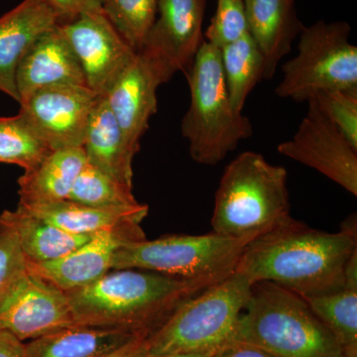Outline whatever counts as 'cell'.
Here are the masks:
<instances>
[{"label": "cell", "instance_id": "obj_19", "mask_svg": "<svg viewBox=\"0 0 357 357\" xmlns=\"http://www.w3.org/2000/svg\"><path fill=\"white\" fill-rule=\"evenodd\" d=\"M83 149L89 164L132 189L136 153L129 146L105 96H100L89 115Z\"/></svg>", "mask_w": 357, "mask_h": 357}, {"label": "cell", "instance_id": "obj_30", "mask_svg": "<svg viewBox=\"0 0 357 357\" xmlns=\"http://www.w3.org/2000/svg\"><path fill=\"white\" fill-rule=\"evenodd\" d=\"M243 0H218L217 11L206 31V40L222 49L248 34Z\"/></svg>", "mask_w": 357, "mask_h": 357}, {"label": "cell", "instance_id": "obj_26", "mask_svg": "<svg viewBox=\"0 0 357 357\" xmlns=\"http://www.w3.org/2000/svg\"><path fill=\"white\" fill-rule=\"evenodd\" d=\"M53 150L20 114L0 117V163L32 170Z\"/></svg>", "mask_w": 357, "mask_h": 357}, {"label": "cell", "instance_id": "obj_15", "mask_svg": "<svg viewBox=\"0 0 357 357\" xmlns=\"http://www.w3.org/2000/svg\"><path fill=\"white\" fill-rule=\"evenodd\" d=\"M162 84L154 66L138 52L105 93L124 137L135 153L139 151L150 119L156 114L157 89Z\"/></svg>", "mask_w": 357, "mask_h": 357}, {"label": "cell", "instance_id": "obj_6", "mask_svg": "<svg viewBox=\"0 0 357 357\" xmlns=\"http://www.w3.org/2000/svg\"><path fill=\"white\" fill-rule=\"evenodd\" d=\"M253 283L234 272L183 302L147 337L149 354H208L231 340Z\"/></svg>", "mask_w": 357, "mask_h": 357}, {"label": "cell", "instance_id": "obj_12", "mask_svg": "<svg viewBox=\"0 0 357 357\" xmlns=\"http://www.w3.org/2000/svg\"><path fill=\"white\" fill-rule=\"evenodd\" d=\"M100 96L86 86H53L26 98L20 114L52 150L83 147L89 115Z\"/></svg>", "mask_w": 357, "mask_h": 357}, {"label": "cell", "instance_id": "obj_2", "mask_svg": "<svg viewBox=\"0 0 357 357\" xmlns=\"http://www.w3.org/2000/svg\"><path fill=\"white\" fill-rule=\"evenodd\" d=\"M210 286L147 270L114 269L66 294L77 325L121 328L149 337L183 302Z\"/></svg>", "mask_w": 357, "mask_h": 357}, {"label": "cell", "instance_id": "obj_36", "mask_svg": "<svg viewBox=\"0 0 357 357\" xmlns=\"http://www.w3.org/2000/svg\"><path fill=\"white\" fill-rule=\"evenodd\" d=\"M215 352H208V354H161V356H151L148 354L146 357H211Z\"/></svg>", "mask_w": 357, "mask_h": 357}, {"label": "cell", "instance_id": "obj_24", "mask_svg": "<svg viewBox=\"0 0 357 357\" xmlns=\"http://www.w3.org/2000/svg\"><path fill=\"white\" fill-rule=\"evenodd\" d=\"M337 338L345 356L357 354V251L345 268L344 283L332 292L302 297Z\"/></svg>", "mask_w": 357, "mask_h": 357}, {"label": "cell", "instance_id": "obj_28", "mask_svg": "<svg viewBox=\"0 0 357 357\" xmlns=\"http://www.w3.org/2000/svg\"><path fill=\"white\" fill-rule=\"evenodd\" d=\"M102 13L136 53L141 51L157 13V0H102Z\"/></svg>", "mask_w": 357, "mask_h": 357}, {"label": "cell", "instance_id": "obj_4", "mask_svg": "<svg viewBox=\"0 0 357 357\" xmlns=\"http://www.w3.org/2000/svg\"><path fill=\"white\" fill-rule=\"evenodd\" d=\"M284 167L246 151L225 169L215 192L213 232L244 241L273 229L291 218Z\"/></svg>", "mask_w": 357, "mask_h": 357}, {"label": "cell", "instance_id": "obj_7", "mask_svg": "<svg viewBox=\"0 0 357 357\" xmlns=\"http://www.w3.org/2000/svg\"><path fill=\"white\" fill-rule=\"evenodd\" d=\"M249 243L213 231L203 236L172 234L154 241L146 238L117 249L112 270H147L213 285L234 273Z\"/></svg>", "mask_w": 357, "mask_h": 357}, {"label": "cell", "instance_id": "obj_32", "mask_svg": "<svg viewBox=\"0 0 357 357\" xmlns=\"http://www.w3.org/2000/svg\"><path fill=\"white\" fill-rule=\"evenodd\" d=\"M45 1L57 14L59 23L74 20L84 14L102 13V0H45Z\"/></svg>", "mask_w": 357, "mask_h": 357}, {"label": "cell", "instance_id": "obj_1", "mask_svg": "<svg viewBox=\"0 0 357 357\" xmlns=\"http://www.w3.org/2000/svg\"><path fill=\"white\" fill-rule=\"evenodd\" d=\"M356 251V215L333 234L291 217L251 241L234 272L251 283L270 282L307 297L342 287L345 268Z\"/></svg>", "mask_w": 357, "mask_h": 357}, {"label": "cell", "instance_id": "obj_8", "mask_svg": "<svg viewBox=\"0 0 357 357\" xmlns=\"http://www.w3.org/2000/svg\"><path fill=\"white\" fill-rule=\"evenodd\" d=\"M349 34L351 26L342 21L303 26L297 54L282 67L276 95L303 102L323 91L357 89V48Z\"/></svg>", "mask_w": 357, "mask_h": 357}, {"label": "cell", "instance_id": "obj_35", "mask_svg": "<svg viewBox=\"0 0 357 357\" xmlns=\"http://www.w3.org/2000/svg\"><path fill=\"white\" fill-rule=\"evenodd\" d=\"M24 342L10 333L0 330V357H23Z\"/></svg>", "mask_w": 357, "mask_h": 357}, {"label": "cell", "instance_id": "obj_25", "mask_svg": "<svg viewBox=\"0 0 357 357\" xmlns=\"http://www.w3.org/2000/svg\"><path fill=\"white\" fill-rule=\"evenodd\" d=\"M220 50L230 102L243 112L248 96L264 76V59L249 33Z\"/></svg>", "mask_w": 357, "mask_h": 357}, {"label": "cell", "instance_id": "obj_21", "mask_svg": "<svg viewBox=\"0 0 357 357\" xmlns=\"http://www.w3.org/2000/svg\"><path fill=\"white\" fill-rule=\"evenodd\" d=\"M86 164L83 147L53 150L18 180L20 206H41L66 201L75 181Z\"/></svg>", "mask_w": 357, "mask_h": 357}, {"label": "cell", "instance_id": "obj_16", "mask_svg": "<svg viewBox=\"0 0 357 357\" xmlns=\"http://www.w3.org/2000/svg\"><path fill=\"white\" fill-rule=\"evenodd\" d=\"M15 84L20 103L41 89L86 86L79 60L60 25L40 35L25 52L16 70Z\"/></svg>", "mask_w": 357, "mask_h": 357}, {"label": "cell", "instance_id": "obj_31", "mask_svg": "<svg viewBox=\"0 0 357 357\" xmlns=\"http://www.w3.org/2000/svg\"><path fill=\"white\" fill-rule=\"evenodd\" d=\"M26 271V258L15 232L0 220V297Z\"/></svg>", "mask_w": 357, "mask_h": 357}, {"label": "cell", "instance_id": "obj_29", "mask_svg": "<svg viewBox=\"0 0 357 357\" xmlns=\"http://www.w3.org/2000/svg\"><path fill=\"white\" fill-rule=\"evenodd\" d=\"M311 100L357 149V89L323 91Z\"/></svg>", "mask_w": 357, "mask_h": 357}, {"label": "cell", "instance_id": "obj_20", "mask_svg": "<svg viewBox=\"0 0 357 357\" xmlns=\"http://www.w3.org/2000/svg\"><path fill=\"white\" fill-rule=\"evenodd\" d=\"M121 328L74 325L24 342L23 357H103L136 338Z\"/></svg>", "mask_w": 357, "mask_h": 357}, {"label": "cell", "instance_id": "obj_17", "mask_svg": "<svg viewBox=\"0 0 357 357\" xmlns=\"http://www.w3.org/2000/svg\"><path fill=\"white\" fill-rule=\"evenodd\" d=\"M58 24L57 14L45 0H24L0 17V91L20 102L18 64L33 42Z\"/></svg>", "mask_w": 357, "mask_h": 357}, {"label": "cell", "instance_id": "obj_27", "mask_svg": "<svg viewBox=\"0 0 357 357\" xmlns=\"http://www.w3.org/2000/svg\"><path fill=\"white\" fill-rule=\"evenodd\" d=\"M68 199L102 208H128L139 204L131 188L121 184L88 162L75 181Z\"/></svg>", "mask_w": 357, "mask_h": 357}, {"label": "cell", "instance_id": "obj_34", "mask_svg": "<svg viewBox=\"0 0 357 357\" xmlns=\"http://www.w3.org/2000/svg\"><path fill=\"white\" fill-rule=\"evenodd\" d=\"M148 337L136 338L112 354L103 357H146L149 354Z\"/></svg>", "mask_w": 357, "mask_h": 357}, {"label": "cell", "instance_id": "obj_5", "mask_svg": "<svg viewBox=\"0 0 357 357\" xmlns=\"http://www.w3.org/2000/svg\"><path fill=\"white\" fill-rule=\"evenodd\" d=\"M185 76L191 102L183 119V136L195 162L218 165L241 141L252 136V124L230 102L217 47L204 40Z\"/></svg>", "mask_w": 357, "mask_h": 357}, {"label": "cell", "instance_id": "obj_38", "mask_svg": "<svg viewBox=\"0 0 357 357\" xmlns=\"http://www.w3.org/2000/svg\"><path fill=\"white\" fill-rule=\"evenodd\" d=\"M293 1H295V0H293Z\"/></svg>", "mask_w": 357, "mask_h": 357}, {"label": "cell", "instance_id": "obj_23", "mask_svg": "<svg viewBox=\"0 0 357 357\" xmlns=\"http://www.w3.org/2000/svg\"><path fill=\"white\" fill-rule=\"evenodd\" d=\"M0 220L14 230L28 262L41 263L57 259L84 245L96 234L66 231L20 206L15 211H4L0 213Z\"/></svg>", "mask_w": 357, "mask_h": 357}, {"label": "cell", "instance_id": "obj_33", "mask_svg": "<svg viewBox=\"0 0 357 357\" xmlns=\"http://www.w3.org/2000/svg\"><path fill=\"white\" fill-rule=\"evenodd\" d=\"M211 357H275L273 354L245 342H229L218 349Z\"/></svg>", "mask_w": 357, "mask_h": 357}, {"label": "cell", "instance_id": "obj_3", "mask_svg": "<svg viewBox=\"0 0 357 357\" xmlns=\"http://www.w3.org/2000/svg\"><path fill=\"white\" fill-rule=\"evenodd\" d=\"M230 342L255 345L275 357H347L306 301L270 282L253 284Z\"/></svg>", "mask_w": 357, "mask_h": 357}, {"label": "cell", "instance_id": "obj_10", "mask_svg": "<svg viewBox=\"0 0 357 357\" xmlns=\"http://www.w3.org/2000/svg\"><path fill=\"white\" fill-rule=\"evenodd\" d=\"M74 325L67 294L28 270L0 297V330L20 342Z\"/></svg>", "mask_w": 357, "mask_h": 357}, {"label": "cell", "instance_id": "obj_18", "mask_svg": "<svg viewBox=\"0 0 357 357\" xmlns=\"http://www.w3.org/2000/svg\"><path fill=\"white\" fill-rule=\"evenodd\" d=\"M248 33L264 59L263 79H271L282 59L290 53L301 24L293 0H243Z\"/></svg>", "mask_w": 357, "mask_h": 357}, {"label": "cell", "instance_id": "obj_11", "mask_svg": "<svg viewBox=\"0 0 357 357\" xmlns=\"http://www.w3.org/2000/svg\"><path fill=\"white\" fill-rule=\"evenodd\" d=\"M307 114L279 154L314 169L357 197V149L310 100Z\"/></svg>", "mask_w": 357, "mask_h": 357}, {"label": "cell", "instance_id": "obj_9", "mask_svg": "<svg viewBox=\"0 0 357 357\" xmlns=\"http://www.w3.org/2000/svg\"><path fill=\"white\" fill-rule=\"evenodd\" d=\"M206 0H157L156 17L142 53L164 83L187 72L203 44Z\"/></svg>", "mask_w": 357, "mask_h": 357}, {"label": "cell", "instance_id": "obj_37", "mask_svg": "<svg viewBox=\"0 0 357 357\" xmlns=\"http://www.w3.org/2000/svg\"><path fill=\"white\" fill-rule=\"evenodd\" d=\"M347 357H357V354H351V356H347Z\"/></svg>", "mask_w": 357, "mask_h": 357}, {"label": "cell", "instance_id": "obj_13", "mask_svg": "<svg viewBox=\"0 0 357 357\" xmlns=\"http://www.w3.org/2000/svg\"><path fill=\"white\" fill-rule=\"evenodd\" d=\"M59 25L76 54L86 86L105 96L136 52L102 13L84 14Z\"/></svg>", "mask_w": 357, "mask_h": 357}, {"label": "cell", "instance_id": "obj_22", "mask_svg": "<svg viewBox=\"0 0 357 357\" xmlns=\"http://www.w3.org/2000/svg\"><path fill=\"white\" fill-rule=\"evenodd\" d=\"M20 208L66 231L76 234H96L105 230H121L140 225L147 217V204L128 208H93L69 199L41 206Z\"/></svg>", "mask_w": 357, "mask_h": 357}, {"label": "cell", "instance_id": "obj_14", "mask_svg": "<svg viewBox=\"0 0 357 357\" xmlns=\"http://www.w3.org/2000/svg\"><path fill=\"white\" fill-rule=\"evenodd\" d=\"M144 239L146 236L140 225L105 230L62 257L41 263L26 261V266L28 271L65 293L72 292L93 283L112 270L115 252L121 245Z\"/></svg>", "mask_w": 357, "mask_h": 357}]
</instances>
